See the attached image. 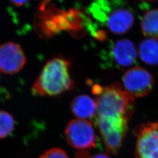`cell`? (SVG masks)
I'll use <instances>...</instances> for the list:
<instances>
[{
	"label": "cell",
	"mask_w": 158,
	"mask_h": 158,
	"mask_svg": "<svg viewBox=\"0 0 158 158\" xmlns=\"http://www.w3.org/2000/svg\"><path fill=\"white\" fill-rule=\"evenodd\" d=\"M90 153L86 150H79L75 153L74 158H90Z\"/></svg>",
	"instance_id": "15"
},
{
	"label": "cell",
	"mask_w": 158,
	"mask_h": 158,
	"mask_svg": "<svg viewBox=\"0 0 158 158\" xmlns=\"http://www.w3.org/2000/svg\"><path fill=\"white\" fill-rule=\"evenodd\" d=\"M40 158H69L68 154L61 148H55L46 151Z\"/></svg>",
	"instance_id": "14"
},
{
	"label": "cell",
	"mask_w": 158,
	"mask_h": 158,
	"mask_svg": "<svg viewBox=\"0 0 158 158\" xmlns=\"http://www.w3.org/2000/svg\"><path fill=\"white\" fill-rule=\"evenodd\" d=\"M70 63L56 57L46 63L34 83L32 92L37 96H56L72 89L73 81L69 74Z\"/></svg>",
	"instance_id": "1"
},
{
	"label": "cell",
	"mask_w": 158,
	"mask_h": 158,
	"mask_svg": "<svg viewBox=\"0 0 158 158\" xmlns=\"http://www.w3.org/2000/svg\"><path fill=\"white\" fill-rule=\"evenodd\" d=\"M27 2V1H11V3H12L13 5L18 6H23V5H25Z\"/></svg>",
	"instance_id": "16"
},
{
	"label": "cell",
	"mask_w": 158,
	"mask_h": 158,
	"mask_svg": "<svg viewBox=\"0 0 158 158\" xmlns=\"http://www.w3.org/2000/svg\"><path fill=\"white\" fill-rule=\"evenodd\" d=\"M129 119L98 115L96 121L106 151L116 155L123 145L128 128Z\"/></svg>",
	"instance_id": "4"
},
{
	"label": "cell",
	"mask_w": 158,
	"mask_h": 158,
	"mask_svg": "<svg viewBox=\"0 0 158 158\" xmlns=\"http://www.w3.org/2000/svg\"><path fill=\"white\" fill-rule=\"evenodd\" d=\"M27 61L21 46L9 42L0 45V72L13 74L23 69Z\"/></svg>",
	"instance_id": "8"
},
{
	"label": "cell",
	"mask_w": 158,
	"mask_h": 158,
	"mask_svg": "<svg viewBox=\"0 0 158 158\" xmlns=\"http://www.w3.org/2000/svg\"><path fill=\"white\" fill-rule=\"evenodd\" d=\"M71 110L78 119L90 120L97 117L96 100L87 95L76 97L71 104Z\"/></svg>",
	"instance_id": "10"
},
{
	"label": "cell",
	"mask_w": 158,
	"mask_h": 158,
	"mask_svg": "<svg viewBox=\"0 0 158 158\" xmlns=\"http://www.w3.org/2000/svg\"><path fill=\"white\" fill-rule=\"evenodd\" d=\"M96 102L97 116H113L130 119L134 111V97L118 83H114L102 89Z\"/></svg>",
	"instance_id": "2"
},
{
	"label": "cell",
	"mask_w": 158,
	"mask_h": 158,
	"mask_svg": "<svg viewBox=\"0 0 158 158\" xmlns=\"http://www.w3.org/2000/svg\"><path fill=\"white\" fill-rule=\"evenodd\" d=\"M123 83L125 90L134 97L147 96L152 89L154 80L152 74L140 67L131 68L123 76Z\"/></svg>",
	"instance_id": "7"
},
{
	"label": "cell",
	"mask_w": 158,
	"mask_h": 158,
	"mask_svg": "<svg viewBox=\"0 0 158 158\" xmlns=\"http://www.w3.org/2000/svg\"><path fill=\"white\" fill-rule=\"evenodd\" d=\"M139 56L144 63L149 65L158 64V40L148 38L140 43Z\"/></svg>",
	"instance_id": "11"
},
{
	"label": "cell",
	"mask_w": 158,
	"mask_h": 158,
	"mask_svg": "<svg viewBox=\"0 0 158 158\" xmlns=\"http://www.w3.org/2000/svg\"><path fill=\"white\" fill-rule=\"evenodd\" d=\"M90 158H111L108 155L106 154H102V153H98L96 154L95 155L92 156Z\"/></svg>",
	"instance_id": "17"
},
{
	"label": "cell",
	"mask_w": 158,
	"mask_h": 158,
	"mask_svg": "<svg viewBox=\"0 0 158 158\" xmlns=\"http://www.w3.org/2000/svg\"><path fill=\"white\" fill-rule=\"evenodd\" d=\"M142 32L151 38H158V9L147 12L142 17L141 23Z\"/></svg>",
	"instance_id": "12"
},
{
	"label": "cell",
	"mask_w": 158,
	"mask_h": 158,
	"mask_svg": "<svg viewBox=\"0 0 158 158\" xmlns=\"http://www.w3.org/2000/svg\"><path fill=\"white\" fill-rule=\"evenodd\" d=\"M64 134L68 143L75 149L85 150L96 147L97 136L90 121L78 118L72 120Z\"/></svg>",
	"instance_id": "5"
},
{
	"label": "cell",
	"mask_w": 158,
	"mask_h": 158,
	"mask_svg": "<svg viewBox=\"0 0 158 158\" xmlns=\"http://www.w3.org/2000/svg\"><path fill=\"white\" fill-rule=\"evenodd\" d=\"M111 56L117 66L126 68L135 63L137 51L134 44L131 40H120L114 44L111 49Z\"/></svg>",
	"instance_id": "9"
},
{
	"label": "cell",
	"mask_w": 158,
	"mask_h": 158,
	"mask_svg": "<svg viewBox=\"0 0 158 158\" xmlns=\"http://www.w3.org/2000/svg\"><path fill=\"white\" fill-rule=\"evenodd\" d=\"M135 134L136 158H158V121L138 126Z\"/></svg>",
	"instance_id": "6"
},
{
	"label": "cell",
	"mask_w": 158,
	"mask_h": 158,
	"mask_svg": "<svg viewBox=\"0 0 158 158\" xmlns=\"http://www.w3.org/2000/svg\"><path fill=\"white\" fill-rule=\"evenodd\" d=\"M110 2L100 1L94 2L90 6L91 13L96 19L104 23L109 31L115 34H123L133 25L134 15L125 8H115L111 11Z\"/></svg>",
	"instance_id": "3"
},
{
	"label": "cell",
	"mask_w": 158,
	"mask_h": 158,
	"mask_svg": "<svg viewBox=\"0 0 158 158\" xmlns=\"http://www.w3.org/2000/svg\"><path fill=\"white\" fill-rule=\"evenodd\" d=\"M15 121L10 113L0 111V139L9 135L14 128Z\"/></svg>",
	"instance_id": "13"
}]
</instances>
